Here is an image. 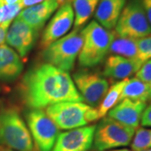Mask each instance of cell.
Instances as JSON below:
<instances>
[{
  "instance_id": "obj_6",
  "label": "cell",
  "mask_w": 151,
  "mask_h": 151,
  "mask_svg": "<svg viewBox=\"0 0 151 151\" xmlns=\"http://www.w3.org/2000/svg\"><path fill=\"white\" fill-rule=\"evenodd\" d=\"M135 130L109 117L104 118L95 128L92 145L97 151L128 146L132 142Z\"/></svg>"
},
{
  "instance_id": "obj_13",
  "label": "cell",
  "mask_w": 151,
  "mask_h": 151,
  "mask_svg": "<svg viewBox=\"0 0 151 151\" xmlns=\"http://www.w3.org/2000/svg\"><path fill=\"white\" fill-rule=\"evenodd\" d=\"M146 107V103L125 98L108 112V117L136 129Z\"/></svg>"
},
{
  "instance_id": "obj_23",
  "label": "cell",
  "mask_w": 151,
  "mask_h": 151,
  "mask_svg": "<svg viewBox=\"0 0 151 151\" xmlns=\"http://www.w3.org/2000/svg\"><path fill=\"white\" fill-rule=\"evenodd\" d=\"M23 9L20 2L14 4H0V25L9 27L11 22L16 18Z\"/></svg>"
},
{
  "instance_id": "obj_2",
  "label": "cell",
  "mask_w": 151,
  "mask_h": 151,
  "mask_svg": "<svg viewBox=\"0 0 151 151\" xmlns=\"http://www.w3.org/2000/svg\"><path fill=\"white\" fill-rule=\"evenodd\" d=\"M0 145L15 151H37L27 125L16 108L0 111Z\"/></svg>"
},
{
  "instance_id": "obj_26",
  "label": "cell",
  "mask_w": 151,
  "mask_h": 151,
  "mask_svg": "<svg viewBox=\"0 0 151 151\" xmlns=\"http://www.w3.org/2000/svg\"><path fill=\"white\" fill-rule=\"evenodd\" d=\"M140 123L143 127H151V105L150 107H146L142 115Z\"/></svg>"
},
{
  "instance_id": "obj_17",
  "label": "cell",
  "mask_w": 151,
  "mask_h": 151,
  "mask_svg": "<svg viewBox=\"0 0 151 151\" xmlns=\"http://www.w3.org/2000/svg\"><path fill=\"white\" fill-rule=\"evenodd\" d=\"M127 0H99L95 13L97 22L108 30L115 28Z\"/></svg>"
},
{
  "instance_id": "obj_22",
  "label": "cell",
  "mask_w": 151,
  "mask_h": 151,
  "mask_svg": "<svg viewBox=\"0 0 151 151\" xmlns=\"http://www.w3.org/2000/svg\"><path fill=\"white\" fill-rule=\"evenodd\" d=\"M133 151L148 150L151 149V129L139 128L132 139Z\"/></svg>"
},
{
  "instance_id": "obj_28",
  "label": "cell",
  "mask_w": 151,
  "mask_h": 151,
  "mask_svg": "<svg viewBox=\"0 0 151 151\" xmlns=\"http://www.w3.org/2000/svg\"><path fill=\"white\" fill-rule=\"evenodd\" d=\"M45 0H20V4H21L23 9L24 8H28V7H31V6L36 5L40 3H42Z\"/></svg>"
},
{
  "instance_id": "obj_9",
  "label": "cell",
  "mask_w": 151,
  "mask_h": 151,
  "mask_svg": "<svg viewBox=\"0 0 151 151\" xmlns=\"http://www.w3.org/2000/svg\"><path fill=\"white\" fill-rule=\"evenodd\" d=\"M73 81L82 100L92 108L101 103L109 89V83L105 78L89 71L76 72L73 76Z\"/></svg>"
},
{
  "instance_id": "obj_7",
  "label": "cell",
  "mask_w": 151,
  "mask_h": 151,
  "mask_svg": "<svg viewBox=\"0 0 151 151\" xmlns=\"http://www.w3.org/2000/svg\"><path fill=\"white\" fill-rule=\"evenodd\" d=\"M119 37L138 40L151 35V26L139 0H129L115 26Z\"/></svg>"
},
{
  "instance_id": "obj_8",
  "label": "cell",
  "mask_w": 151,
  "mask_h": 151,
  "mask_svg": "<svg viewBox=\"0 0 151 151\" xmlns=\"http://www.w3.org/2000/svg\"><path fill=\"white\" fill-rule=\"evenodd\" d=\"M29 129L38 151H51L59 128L42 109H32L25 115Z\"/></svg>"
},
{
  "instance_id": "obj_25",
  "label": "cell",
  "mask_w": 151,
  "mask_h": 151,
  "mask_svg": "<svg viewBox=\"0 0 151 151\" xmlns=\"http://www.w3.org/2000/svg\"><path fill=\"white\" fill-rule=\"evenodd\" d=\"M136 77L141 81L150 83L151 82V59L145 61L139 70L136 72Z\"/></svg>"
},
{
  "instance_id": "obj_12",
  "label": "cell",
  "mask_w": 151,
  "mask_h": 151,
  "mask_svg": "<svg viewBox=\"0 0 151 151\" xmlns=\"http://www.w3.org/2000/svg\"><path fill=\"white\" fill-rule=\"evenodd\" d=\"M38 31L17 18L7 31L5 41L20 57H25L36 41Z\"/></svg>"
},
{
  "instance_id": "obj_31",
  "label": "cell",
  "mask_w": 151,
  "mask_h": 151,
  "mask_svg": "<svg viewBox=\"0 0 151 151\" xmlns=\"http://www.w3.org/2000/svg\"><path fill=\"white\" fill-rule=\"evenodd\" d=\"M0 151H15V150H11V149L8 148V147H5V146L0 145Z\"/></svg>"
},
{
  "instance_id": "obj_14",
  "label": "cell",
  "mask_w": 151,
  "mask_h": 151,
  "mask_svg": "<svg viewBox=\"0 0 151 151\" xmlns=\"http://www.w3.org/2000/svg\"><path fill=\"white\" fill-rule=\"evenodd\" d=\"M61 4L62 2L60 0H45L36 5L25 8L19 14L17 18L39 32Z\"/></svg>"
},
{
  "instance_id": "obj_30",
  "label": "cell",
  "mask_w": 151,
  "mask_h": 151,
  "mask_svg": "<svg viewBox=\"0 0 151 151\" xmlns=\"http://www.w3.org/2000/svg\"><path fill=\"white\" fill-rule=\"evenodd\" d=\"M3 4H14L20 2V0H2Z\"/></svg>"
},
{
  "instance_id": "obj_10",
  "label": "cell",
  "mask_w": 151,
  "mask_h": 151,
  "mask_svg": "<svg viewBox=\"0 0 151 151\" xmlns=\"http://www.w3.org/2000/svg\"><path fill=\"white\" fill-rule=\"evenodd\" d=\"M74 19L71 3L67 0L60 6L45 29L40 42L41 46L44 49L47 48L50 45L65 36L74 24Z\"/></svg>"
},
{
  "instance_id": "obj_5",
  "label": "cell",
  "mask_w": 151,
  "mask_h": 151,
  "mask_svg": "<svg viewBox=\"0 0 151 151\" xmlns=\"http://www.w3.org/2000/svg\"><path fill=\"white\" fill-rule=\"evenodd\" d=\"M83 44L81 32L74 29L45 49V60L58 69L68 72L73 69Z\"/></svg>"
},
{
  "instance_id": "obj_34",
  "label": "cell",
  "mask_w": 151,
  "mask_h": 151,
  "mask_svg": "<svg viewBox=\"0 0 151 151\" xmlns=\"http://www.w3.org/2000/svg\"><path fill=\"white\" fill-rule=\"evenodd\" d=\"M3 4V2H2V0H0V4Z\"/></svg>"
},
{
  "instance_id": "obj_15",
  "label": "cell",
  "mask_w": 151,
  "mask_h": 151,
  "mask_svg": "<svg viewBox=\"0 0 151 151\" xmlns=\"http://www.w3.org/2000/svg\"><path fill=\"white\" fill-rule=\"evenodd\" d=\"M143 65L140 61L128 59L120 55L109 56L103 69V75L113 79L125 80L136 72Z\"/></svg>"
},
{
  "instance_id": "obj_1",
  "label": "cell",
  "mask_w": 151,
  "mask_h": 151,
  "mask_svg": "<svg viewBox=\"0 0 151 151\" xmlns=\"http://www.w3.org/2000/svg\"><path fill=\"white\" fill-rule=\"evenodd\" d=\"M20 92L24 103L32 109L83 101L70 75L48 63L28 71L22 80Z\"/></svg>"
},
{
  "instance_id": "obj_11",
  "label": "cell",
  "mask_w": 151,
  "mask_h": 151,
  "mask_svg": "<svg viewBox=\"0 0 151 151\" xmlns=\"http://www.w3.org/2000/svg\"><path fill=\"white\" fill-rule=\"evenodd\" d=\"M96 126H85L59 134L51 151H87L93 144Z\"/></svg>"
},
{
  "instance_id": "obj_35",
  "label": "cell",
  "mask_w": 151,
  "mask_h": 151,
  "mask_svg": "<svg viewBox=\"0 0 151 151\" xmlns=\"http://www.w3.org/2000/svg\"><path fill=\"white\" fill-rule=\"evenodd\" d=\"M146 151H151V149L150 150H146Z\"/></svg>"
},
{
  "instance_id": "obj_19",
  "label": "cell",
  "mask_w": 151,
  "mask_h": 151,
  "mask_svg": "<svg viewBox=\"0 0 151 151\" xmlns=\"http://www.w3.org/2000/svg\"><path fill=\"white\" fill-rule=\"evenodd\" d=\"M109 51L117 55H120L128 59L140 61L139 60V50H138L137 40L134 39L115 36L113 42L111 43Z\"/></svg>"
},
{
  "instance_id": "obj_33",
  "label": "cell",
  "mask_w": 151,
  "mask_h": 151,
  "mask_svg": "<svg viewBox=\"0 0 151 151\" xmlns=\"http://www.w3.org/2000/svg\"><path fill=\"white\" fill-rule=\"evenodd\" d=\"M60 1H61V2H62V4H63V3H65V1H67V0H60Z\"/></svg>"
},
{
  "instance_id": "obj_29",
  "label": "cell",
  "mask_w": 151,
  "mask_h": 151,
  "mask_svg": "<svg viewBox=\"0 0 151 151\" xmlns=\"http://www.w3.org/2000/svg\"><path fill=\"white\" fill-rule=\"evenodd\" d=\"M8 29H9V27H7V26L0 25V45H3L4 42L5 41L6 35H7Z\"/></svg>"
},
{
  "instance_id": "obj_4",
  "label": "cell",
  "mask_w": 151,
  "mask_h": 151,
  "mask_svg": "<svg viewBox=\"0 0 151 151\" xmlns=\"http://www.w3.org/2000/svg\"><path fill=\"white\" fill-rule=\"evenodd\" d=\"M45 113L60 129L81 128L99 119L96 108L81 102L55 103L47 107Z\"/></svg>"
},
{
  "instance_id": "obj_20",
  "label": "cell",
  "mask_w": 151,
  "mask_h": 151,
  "mask_svg": "<svg viewBox=\"0 0 151 151\" xmlns=\"http://www.w3.org/2000/svg\"><path fill=\"white\" fill-rule=\"evenodd\" d=\"M99 0H71L75 29L83 26L95 12Z\"/></svg>"
},
{
  "instance_id": "obj_16",
  "label": "cell",
  "mask_w": 151,
  "mask_h": 151,
  "mask_svg": "<svg viewBox=\"0 0 151 151\" xmlns=\"http://www.w3.org/2000/svg\"><path fill=\"white\" fill-rule=\"evenodd\" d=\"M23 62L14 49L5 44L0 45V82L11 81L21 74Z\"/></svg>"
},
{
  "instance_id": "obj_18",
  "label": "cell",
  "mask_w": 151,
  "mask_h": 151,
  "mask_svg": "<svg viewBox=\"0 0 151 151\" xmlns=\"http://www.w3.org/2000/svg\"><path fill=\"white\" fill-rule=\"evenodd\" d=\"M151 97V87L150 83L141 81L136 76L127 79L120 96V101L128 98L134 101L146 103Z\"/></svg>"
},
{
  "instance_id": "obj_32",
  "label": "cell",
  "mask_w": 151,
  "mask_h": 151,
  "mask_svg": "<svg viewBox=\"0 0 151 151\" xmlns=\"http://www.w3.org/2000/svg\"><path fill=\"white\" fill-rule=\"evenodd\" d=\"M110 151H131L129 149H118V150H113Z\"/></svg>"
},
{
  "instance_id": "obj_27",
  "label": "cell",
  "mask_w": 151,
  "mask_h": 151,
  "mask_svg": "<svg viewBox=\"0 0 151 151\" xmlns=\"http://www.w3.org/2000/svg\"><path fill=\"white\" fill-rule=\"evenodd\" d=\"M139 2L151 26V0H139Z\"/></svg>"
},
{
  "instance_id": "obj_21",
  "label": "cell",
  "mask_w": 151,
  "mask_h": 151,
  "mask_svg": "<svg viewBox=\"0 0 151 151\" xmlns=\"http://www.w3.org/2000/svg\"><path fill=\"white\" fill-rule=\"evenodd\" d=\"M126 81L127 79L118 81L108 89V92L103 97V101L98 105V108L97 109L99 119L104 118L105 115L120 102V96Z\"/></svg>"
},
{
  "instance_id": "obj_36",
  "label": "cell",
  "mask_w": 151,
  "mask_h": 151,
  "mask_svg": "<svg viewBox=\"0 0 151 151\" xmlns=\"http://www.w3.org/2000/svg\"><path fill=\"white\" fill-rule=\"evenodd\" d=\"M150 103H151V97H150Z\"/></svg>"
},
{
  "instance_id": "obj_3",
  "label": "cell",
  "mask_w": 151,
  "mask_h": 151,
  "mask_svg": "<svg viewBox=\"0 0 151 151\" xmlns=\"http://www.w3.org/2000/svg\"><path fill=\"white\" fill-rule=\"evenodd\" d=\"M81 32L83 44L78 55L79 64L83 67L96 66L108 54L116 34L103 27L95 20L88 24Z\"/></svg>"
},
{
  "instance_id": "obj_37",
  "label": "cell",
  "mask_w": 151,
  "mask_h": 151,
  "mask_svg": "<svg viewBox=\"0 0 151 151\" xmlns=\"http://www.w3.org/2000/svg\"><path fill=\"white\" fill-rule=\"evenodd\" d=\"M150 87H151V82H150Z\"/></svg>"
},
{
  "instance_id": "obj_38",
  "label": "cell",
  "mask_w": 151,
  "mask_h": 151,
  "mask_svg": "<svg viewBox=\"0 0 151 151\" xmlns=\"http://www.w3.org/2000/svg\"><path fill=\"white\" fill-rule=\"evenodd\" d=\"M143 151H146V150H143Z\"/></svg>"
},
{
  "instance_id": "obj_24",
  "label": "cell",
  "mask_w": 151,
  "mask_h": 151,
  "mask_svg": "<svg viewBox=\"0 0 151 151\" xmlns=\"http://www.w3.org/2000/svg\"><path fill=\"white\" fill-rule=\"evenodd\" d=\"M139 60L144 64L151 59V35L137 40Z\"/></svg>"
}]
</instances>
